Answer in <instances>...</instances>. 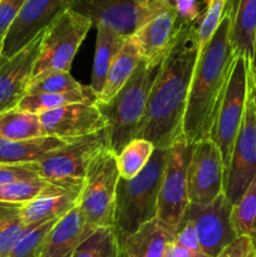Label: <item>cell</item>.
Segmentation results:
<instances>
[{
	"instance_id": "1",
	"label": "cell",
	"mask_w": 256,
	"mask_h": 257,
	"mask_svg": "<svg viewBox=\"0 0 256 257\" xmlns=\"http://www.w3.org/2000/svg\"><path fill=\"white\" fill-rule=\"evenodd\" d=\"M197 57L196 25L182 22L151 88L145 122L138 136L150 141L155 150H170L183 136V117Z\"/></svg>"
},
{
	"instance_id": "2",
	"label": "cell",
	"mask_w": 256,
	"mask_h": 257,
	"mask_svg": "<svg viewBox=\"0 0 256 257\" xmlns=\"http://www.w3.org/2000/svg\"><path fill=\"white\" fill-rule=\"evenodd\" d=\"M232 14L230 0L222 22L196 60L182 125V135L190 145L210 138L227 89L237 58L231 40Z\"/></svg>"
},
{
	"instance_id": "3",
	"label": "cell",
	"mask_w": 256,
	"mask_h": 257,
	"mask_svg": "<svg viewBox=\"0 0 256 257\" xmlns=\"http://www.w3.org/2000/svg\"><path fill=\"white\" fill-rule=\"evenodd\" d=\"M160 65L151 67L142 59L127 83L109 102L95 103L105 119L108 150L115 156L140 136L151 88Z\"/></svg>"
},
{
	"instance_id": "4",
	"label": "cell",
	"mask_w": 256,
	"mask_h": 257,
	"mask_svg": "<svg viewBox=\"0 0 256 257\" xmlns=\"http://www.w3.org/2000/svg\"><path fill=\"white\" fill-rule=\"evenodd\" d=\"M168 152L170 150H155L135 178L118 181L113 228L119 245L141 226L157 218L158 195Z\"/></svg>"
},
{
	"instance_id": "5",
	"label": "cell",
	"mask_w": 256,
	"mask_h": 257,
	"mask_svg": "<svg viewBox=\"0 0 256 257\" xmlns=\"http://www.w3.org/2000/svg\"><path fill=\"white\" fill-rule=\"evenodd\" d=\"M107 147L105 131L68 141L38 161L39 177L64 190L82 191L90 163Z\"/></svg>"
},
{
	"instance_id": "6",
	"label": "cell",
	"mask_w": 256,
	"mask_h": 257,
	"mask_svg": "<svg viewBox=\"0 0 256 257\" xmlns=\"http://www.w3.org/2000/svg\"><path fill=\"white\" fill-rule=\"evenodd\" d=\"M118 181L117 156L107 147L90 163L78 201L85 223L93 231L114 226Z\"/></svg>"
},
{
	"instance_id": "7",
	"label": "cell",
	"mask_w": 256,
	"mask_h": 257,
	"mask_svg": "<svg viewBox=\"0 0 256 257\" xmlns=\"http://www.w3.org/2000/svg\"><path fill=\"white\" fill-rule=\"evenodd\" d=\"M92 22L67 9L47 29L42 38L40 53L32 80L57 72H69L73 59L92 28Z\"/></svg>"
},
{
	"instance_id": "8",
	"label": "cell",
	"mask_w": 256,
	"mask_h": 257,
	"mask_svg": "<svg viewBox=\"0 0 256 257\" xmlns=\"http://www.w3.org/2000/svg\"><path fill=\"white\" fill-rule=\"evenodd\" d=\"M168 0H72L69 9L104 25L122 37H131L167 8Z\"/></svg>"
},
{
	"instance_id": "9",
	"label": "cell",
	"mask_w": 256,
	"mask_h": 257,
	"mask_svg": "<svg viewBox=\"0 0 256 257\" xmlns=\"http://www.w3.org/2000/svg\"><path fill=\"white\" fill-rule=\"evenodd\" d=\"M248 73H250V60L242 55H238L233 64L227 89L218 110L217 119L210 135V140L216 143L222 157L225 177L230 166L233 146L245 114L248 90Z\"/></svg>"
},
{
	"instance_id": "10",
	"label": "cell",
	"mask_w": 256,
	"mask_h": 257,
	"mask_svg": "<svg viewBox=\"0 0 256 257\" xmlns=\"http://www.w3.org/2000/svg\"><path fill=\"white\" fill-rule=\"evenodd\" d=\"M193 145L181 136L170 148L158 195L157 220L175 236L190 205L187 195V167Z\"/></svg>"
},
{
	"instance_id": "11",
	"label": "cell",
	"mask_w": 256,
	"mask_h": 257,
	"mask_svg": "<svg viewBox=\"0 0 256 257\" xmlns=\"http://www.w3.org/2000/svg\"><path fill=\"white\" fill-rule=\"evenodd\" d=\"M232 207L222 192L208 205L190 203L186 208L183 218L192 223L206 255L217 257L238 237L232 223Z\"/></svg>"
},
{
	"instance_id": "12",
	"label": "cell",
	"mask_w": 256,
	"mask_h": 257,
	"mask_svg": "<svg viewBox=\"0 0 256 257\" xmlns=\"http://www.w3.org/2000/svg\"><path fill=\"white\" fill-rule=\"evenodd\" d=\"M256 177V113L250 87L247 90L245 114L233 146L230 166L225 177L223 193L236 205Z\"/></svg>"
},
{
	"instance_id": "13",
	"label": "cell",
	"mask_w": 256,
	"mask_h": 257,
	"mask_svg": "<svg viewBox=\"0 0 256 257\" xmlns=\"http://www.w3.org/2000/svg\"><path fill=\"white\" fill-rule=\"evenodd\" d=\"M225 166L216 143L210 138L193 145L187 167L190 203L208 205L223 192Z\"/></svg>"
},
{
	"instance_id": "14",
	"label": "cell",
	"mask_w": 256,
	"mask_h": 257,
	"mask_svg": "<svg viewBox=\"0 0 256 257\" xmlns=\"http://www.w3.org/2000/svg\"><path fill=\"white\" fill-rule=\"evenodd\" d=\"M72 0H27L3 40L0 57L10 58L32 43L62 13Z\"/></svg>"
},
{
	"instance_id": "15",
	"label": "cell",
	"mask_w": 256,
	"mask_h": 257,
	"mask_svg": "<svg viewBox=\"0 0 256 257\" xmlns=\"http://www.w3.org/2000/svg\"><path fill=\"white\" fill-rule=\"evenodd\" d=\"M45 136L64 141L77 140L105 130V119L97 104L74 103L40 113Z\"/></svg>"
},
{
	"instance_id": "16",
	"label": "cell",
	"mask_w": 256,
	"mask_h": 257,
	"mask_svg": "<svg viewBox=\"0 0 256 257\" xmlns=\"http://www.w3.org/2000/svg\"><path fill=\"white\" fill-rule=\"evenodd\" d=\"M44 32L10 58L0 57V113L14 109L28 94Z\"/></svg>"
},
{
	"instance_id": "17",
	"label": "cell",
	"mask_w": 256,
	"mask_h": 257,
	"mask_svg": "<svg viewBox=\"0 0 256 257\" xmlns=\"http://www.w3.org/2000/svg\"><path fill=\"white\" fill-rule=\"evenodd\" d=\"M182 20L172 4L143 24L133 39L141 50V57L151 67H158L172 47Z\"/></svg>"
},
{
	"instance_id": "18",
	"label": "cell",
	"mask_w": 256,
	"mask_h": 257,
	"mask_svg": "<svg viewBox=\"0 0 256 257\" xmlns=\"http://www.w3.org/2000/svg\"><path fill=\"white\" fill-rule=\"evenodd\" d=\"M94 231L85 223L79 206H75L55 223L45 237L40 257H73L80 243Z\"/></svg>"
},
{
	"instance_id": "19",
	"label": "cell",
	"mask_w": 256,
	"mask_h": 257,
	"mask_svg": "<svg viewBox=\"0 0 256 257\" xmlns=\"http://www.w3.org/2000/svg\"><path fill=\"white\" fill-rule=\"evenodd\" d=\"M80 191L53 187L34 200L19 206L20 217L28 226L58 221L78 205Z\"/></svg>"
},
{
	"instance_id": "20",
	"label": "cell",
	"mask_w": 256,
	"mask_h": 257,
	"mask_svg": "<svg viewBox=\"0 0 256 257\" xmlns=\"http://www.w3.org/2000/svg\"><path fill=\"white\" fill-rule=\"evenodd\" d=\"M173 233L157 218L141 226L120 243L122 257H163Z\"/></svg>"
},
{
	"instance_id": "21",
	"label": "cell",
	"mask_w": 256,
	"mask_h": 257,
	"mask_svg": "<svg viewBox=\"0 0 256 257\" xmlns=\"http://www.w3.org/2000/svg\"><path fill=\"white\" fill-rule=\"evenodd\" d=\"M142 60L141 50L133 37H125L117 57L113 60L108 72L103 90L98 95L97 103H107L122 89L131 75Z\"/></svg>"
},
{
	"instance_id": "22",
	"label": "cell",
	"mask_w": 256,
	"mask_h": 257,
	"mask_svg": "<svg viewBox=\"0 0 256 257\" xmlns=\"http://www.w3.org/2000/svg\"><path fill=\"white\" fill-rule=\"evenodd\" d=\"M68 141L57 137L34 138L27 141H10L0 137V163H34L47 153L62 147Z\"/></svg>"
},
{
	"instance_id": "23",
	"label": "cell",
	"mask_w": 256,
	"mask_h": 257,
	"mask_svg": "<svg viewBox=\"0 0 256 257\" xmlns=\"http://www.w3.org/2000/svg\"><path fill=\"white\" fill-rule=\"evenodd\" d=\"M95 28H97V40H95L90 88L98 97L103 90L110 65L117 57L125 37L117 34L113 30L105 28L104 25L98 24L95 25Z\"/></svg>"
},
{
	"instance_id": "24",
	"label": "cell",
	"mask_w": 256,
	"mask_h": 257,
	"mask_svg": "<svg viewBox=\"0 0 256 257\" xmlns=\"http://www.w3.org/2000/svg\"><path fill=\"white\" fill-rule=\"evenodd\" d=\"M231 40L236 54L251 60L256 34V0H232Z\"/></svg>"
},
{
	"instance_id": "25",
	"label": "cell",
	"mask_w": 256,
	"mask_h": 257,
	"mask_svg": "<svg viewBox=\"0 0 256 257\" xmlns=\"http://www.w3.org/2000/svg\"><path fill=\"white\" fill-rule=\"evenodd\" d=\"M98 100L97 94L92 88L85 85L80 90H73L67 93H47V94H27L18 105V109L24 112L40 114L43 112L57 109L64 105L74 103H90L95 104Z\"/></svg>"
},
{
	"instance_id": "26",
	"label": "cell",
	"mask_w": 256,
	"mask_h": 257,
	"mask_svg": "<svg viewBox=\"0 0 256 257\" xmlns=\"http://www.w3.org/2000/svg\"><path fill=\"white\" fill-rule=\"evenodd\" d=\"M0 137L10 141H27L45 137L39 115L18 108L0 113Z\"/></svg>"
},
{
	"instance_id": "27",
	"label": "cell",
	"mask_w": 256,
	"mask_h": 257,
	"mask_svg": "<svg viewBox=\"0 0 256 257\" xmlns=\"http://www.w3.org/2000/svg\"><path fill=\"white\" fill-rule=\"evenodd\" d=\"M155 146L150 141L136 138L117 156V167L120 180L135 178L152 157Z\"/></svg>"
},
{
	"instance_id": "28",
	"label": "cell",
	"mask_w": 256,
	"mask_h": 257,
	"mask_svg": "<svg viewBox=\"0 0 256 257\" xmlns=\"http://www.w3.org/2000/svg\"><path fill=\"white\" fill-rule=\"evenodd\" d=\"M20 205L0 203V257H5L18 241L34 226L25 225L20 217Z\"/></svg>"
},
{
	"instance_id": "29",
	"label": "cell",
	"mask_w": 256,
	"mask_h": 257,
	"mask_svg": "<svg viewBox=\"0 0 256 257\" xmlns=\"http://www.w3.org/2000/svg\"><path fill=\"white\" fill-rule=\"evenodd\" d=\"M73 257H122L114 228L102 227L95 230L80 243Z\"/></svg>"
},
{
	"instance_id": "30",
	"label": "cell",
	"mask_w": 256,
	"mask_h": 257,
	"mask_svg": "<svg viewBox=\"0 0 256 257\" xmlns=\"http://www.w3.org/2000/svg\"><path fill=\"white\" fill-rule=\"evenodd\" d=\"M232 223L237 236H248L256 243V177L232 207Z\"/></svg>"
},
{
	"instance_id": "31",
	"label": "cell",
	"mask_w": 256,
	"mask_h": 257,
	"mask_svg": "<svg viewBox=\"0 0 256 257\" xmlns=\"http://www.w3.org/2000/svg\"><path fill=\"white\" fill-rule=\"evenodd\" d=\"M55 187L43 178L23 180L15 182L5 183L0 186V203L8 205H24L34 200L42 193Z\"/></svg>"
},
{
	"instance_id": "32",
	"label": "cell",
	"mask_w": 256,
	"mask_h": 257,
	"mask_svg": "<svg viewBox=\"0 0 256 257\" xmlns=\"http://www.w3.org/2000/svg\"><path fill=\"white\" fill-rule=\"evenodd\" d=\"M228 3L230 0H208L207 8H206L205 13L201 14L200 22L196 27L198 53L202 52L203 48L207 45V43L210 42L211 38L217 30L218 25L221 24L226 12H227Z\"/></svg>"
},
{
	"instance_id": "33",
	"label": "cell",
	"mask_w": 256,
	"mask_h": 257,
	"mask_svg": "<svg viewBox=\"0 0 256 257\" xmlns=\"http://www.w3.org/2000/svg\"><path fill=\"white\" fill-rule=\"evenodd\" d=\"M80 84L70 75L69 72H57L44 75L30 82L28 94H47V93H67L83 89Z\"/></svg>"
},
{
	"instance_id": "34",
	"label": "cell",
	"mask_w": 256,
	"mask_h": 257,
	"mask_svg": "<svg viewBox=\"0 0 256 257\" xmlns=\"http://www.w3.org/2000/svg\"><path fill=\"white\" fill-rule=\"evenodd\" d=\"M54 223L50 221L30 228L5 257H40L45 237Z\"/></svg>"
},
{
	"instance_id": "35",
	"label": "cell",
	"mask_w": 256,
	"mask_h": 257,
	"mask_svg": "<svg viewBox=\"0 0 256 257\" xmlns=\"http://www.w3.org/2000/svg\"><path fill=\"white\" fill-rule=\"evenodd\" d=\"M34 178H40L37 162L15 163V165L0 163V186L15 181L34 180Z\"/></svg>"
},
{
	"instance_id": "36",
	"label": "cell",
	"mask_w": 256,
	"mask_h": 257,
	"mask_svg": "<svg viewBox=\"0 0 256 257\" xmlns=\"http://www.w3.org/2000/svg\"><path fill=\"white\" fill-rule=\"evenodd\" d=\"M27 0H2L0 2V47L10 25L19 14Z\"/></svg>"
},
{
	"instance_id": "37",
	"label": "cell",
	"mask_w": 256,
	"mask_h": 257,
	"mask_svg": "<svg viewBox=\"0 0 256 257\" xmlns=\"http://www.w3.org/2000/svg\"><path fill=\"white\" fill-rule=\"evenodd\" d=\"M217 257H256V243L248 236H240Z\"/></svg>"
},
{
	"instance_id": "38",
	"label": "cell",
	"mask_w": 256,
	"mask_h": 257,
	"mask_svg": "<svg viewBox=\"0 0 256 257\" xmlns=\"http://www.w3.org/2000/svg\"><path fill=\"white\" fill-rule=\"evenodd\" d=\"M177 12L178 18L182 22L195 23L200 19L201 10L197 0H168Z\"/></svg>"
},
{
	"instance_id": "39",
	"label": "cell",
	"mask_w": 256,
	"mask_h": 257,
	"mask_svg": "<svg viewBox=\"0 0 256 257\" xmlns=\"http://www.w3.org/2000/svg\"><path fill=\"white\" fill-rule=\"evenodd\" d=\"M163 257H210L206 255L203 251H195L190 250V248L185 247V246L180 245L176 242L175 240L171 241L167 245L165 251V256Z\"/></svg>"
},
{
	"instance_id": "40",
	"label": "cell",
	"mask_w": 256,
	"mask_h": 257,
	"mask_svg": "<svg viewBox=\"0 0 256 257\" xmlns=\"http://www.w3.org/2000/svg\"><path fill=\"white\" fill-rule=\"evenodd\" d=\"M248 87H250L251 95H252L256 113V68L250 67V73H248Z\"/></svg>"
},
{
	"instance_id": "41",
	"label": "cell",
	"mask_w": 256,
	"mask_h": 257,
	"mask_svg": "<svg viewBox=\"0 0 256 257\" xmlns=\"http://www.w3.org/2000/svg\"><path fill=\"white\" fill-rule=\"evenodd\" d=\"M250 67L256 68V34H255V40H253V50H252V57L250 60Z\"/></svg>"
},
{
	"instance_id": "42",
	"label": "cell",
	"mask_w": 256,
	"mask_h": 257,
	"mask_svg": "<svg viewBox=\"0 0 256 257\" xmlns=\"http://www.w3.org/2000/svg\"><path fill=\"white\" fill-rule=\"evenodd\" d=\"M0 49H2V47H0Z\"/></svg>"
},
{
	"instance_id": "43",
	"label": "cell",
	"mask_w": 256,
	"mask_h": 257,
	"mask_svg": "<svg viewBox=\"0 0 256 257\" xmlns=\"http://www.w3.org/2000/svg\"><path fill=\"white\" fill-rule=\"evenodd\" d=\"M0 2H2V0H0Z\"/></svg>"
}]
</instances>
